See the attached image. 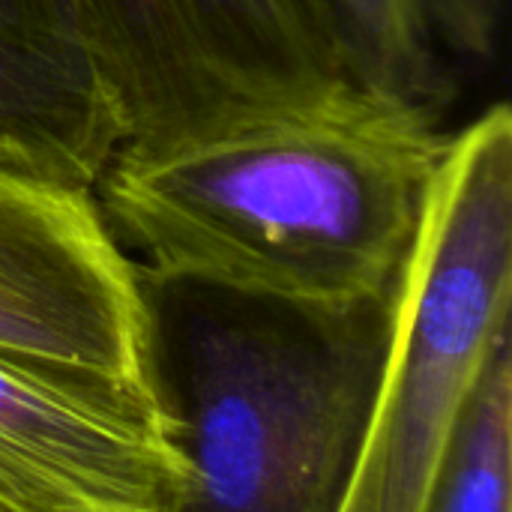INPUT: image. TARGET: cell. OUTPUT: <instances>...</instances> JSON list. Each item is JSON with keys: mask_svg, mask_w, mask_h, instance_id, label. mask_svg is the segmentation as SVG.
Instances as JSON below:
<instances>
[{"mask_svg": "<svg viewBox=\"0 0 512 512\" xmlns=\"http://www.w3.org/2000/svg\"><path fill=\"white\" fill-rule=\"evenodd\" d=\"M447 144L438 114L348 87L177 150L117 153L93 195L147 273L342 306L396 291Z\"/></svg>", "mask_w": 512, "mask_h": 512, "instance_id": "1", "label": "cell"}, {"mask_svg": "<svg viewBox=\"0 0 512 512\" xmlns=\"http://www.w3.org/2000/svg\"><path fill=\"white\" fill-rule=\"evenodd\" d=\"M138 288L150 384L186 465L171 512H339L393 294L330 306L141 267Z\"/></svg>", "mask_w": 512, "mask_h": 512, "instance_id": "2", "label": "cell"}, {"mask_svg": "<svg viewBox=\"0 0 512 512\" xmlns=\"http://www.w3.org/2000/svg\"><path fill=\"white\" fill-rule=\"evenodd\" d=\"M512 114L450 135L393 291L363 450L339 512H426L492 354L510 339Z\"/></svg>", "mask_w": 512, "mask_h": 512, "instance_id": "3", "label": "cell"}, {"mask_svg": "<svg viewBox=\"0 0 512 512\" xmlns=\"http://www.w3.org/2000/svg\"><path fill=\"white\" fill-rule=\"evenodd\" d=\"M75 3L123 126L117 153L177 150L351 87L318 0Z\"/></svg>", "mask_w": 512, "mask_h": 512, "instance_id": "4", "label": "cell"}, {"mask_svg": "<svg viewBox=\"0 0 512 512\" xmlns=\"http://www.w3.org/2000/svg\"><path fill=\"white\" fill-rule=\"evenodd\" d=\"M0 354L156 402L138 267L93 192L0 171Z\"/></svg>", "mask_w": 512, "mask_h": 512, "instance_id": "5", "label": "cell"}, {"mask_svg": "<svg viewBox=\"0 0 512 512\" xmlns=\"http://www.w3.org/2000/svg\"><path fill=\"white\" fill-rule=\"evenodd\" d=\"M183 480L156 402L0 354V512H171Z\"/></svg>", "mask_w": 512, "mask_h": 512, "instance_id": "6", "label": "cell"}, {"mask_svg": "<svg viewBox=\"0 0 512 512\" xmlns=\"http://www.w3.org/2000/svg\"><path fill=\"white\" fill-rule=\"evenodd\" d=\"M123 126L75 0H0V171L96 192Z\"/></svg>", "mask_w": 512, "mask_h": 512, "instance_id": "7", "label": "cell"}, {"mask_svg": "<svg viewBox=\"0 0 512 512\" xmlns=\"http://www.w3.org/2000/svg\"><path fill=\"white\" fill-rule=\"evenodd\" d=\"M351 87L444 114L456 60L495 45L498 0H318Z\"/></svg>", "mask_w": 512, "mask_h": 512, "instance_id": "8", "label": "cell"}, {"mask_svg": "<svg viewBox=\"0 0 512 512\" xmlns=\"http://www.w3.org/2000/svg\"><path fill=\"white\" fill-rule=\"evenodd\" d=\"M426 512H512V342L489 360Z\"/></svg>", "mask_w": 512, "mask_h": 512, "instance_id": "9", "label": "cell"}]
</instances>
